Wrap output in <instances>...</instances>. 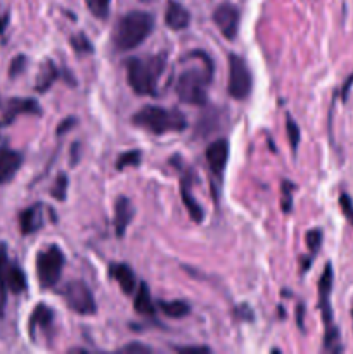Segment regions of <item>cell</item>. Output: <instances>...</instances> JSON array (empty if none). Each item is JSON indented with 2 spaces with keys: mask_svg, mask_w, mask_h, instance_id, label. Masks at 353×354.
Returning a JSON list of instances; mask_svg holds the SVG:
<instances>
[{
  "mask_svg": "<svg viewBox=\"0 0 353 354\" xmlns=\"http://www.w3.org/2000/svg\"><path fill=\"white\" fill-rule=\"evenodd\" d=\"M154 30V17L144 10H132L120 17L113 30V44L118 50L141 47Z\"/></svg>",
  "mask_w": 353,
  "mask_h": 354,
  "instance_id": "obj_1",
  "label": "cell"
},
{
  "mask_svg": "<svg viewBox=\"0 0 353 354\" xmlns=\"http://www.w3.org/2000/svg\"><path fill=\"white\" fill-rule=\"evenodd\" d=\"M127 66V80L130 88L137 95H158V80L165 69V61L161 55L151 57H130L125 61Z\"/></svg>",
  "mask_w": 353,
  "mask_h": 354,
  "instance_id": "obj_2",
  "label": "cell"
},
{
  "mask_svg": "<svg viewBox=\"0 0 353 354\" xmlns=\"http://www.w3.org/2000/svg\"><path fill=\"white\" fill-rule=\"evenodd\" d=\"M132 123L152 135H165L170 131H183L187 120L179 109H165L159 106H144L132 116Z\"/></svg>",
  "mask_w": 353,
  "mask_h": 354,
  "instance_id": "obj_3",
  "label": "cell"
},
{
  "mask_svg": "<svg viewBox=\"0 0 353 354\" xmlns=\"http://www.w3.org/2000/svg\"><path fill=\"white\" fill-rule=\"evenodd\" d=\"M213 76V68L206 66L204 69L190 68L185 69L176 78L175 92L180 102L190 106H206L208 104V85Z\"/></svg>",
  "mask_w": 353,
  "mask_h": 354,
  "instance_id": "obj_4",
  "label": "cell"
},
{
  "mask_svg": "<svg viewBox=\"0 0 353 354\" xmlns=\"http://www.w3.org/2000/svg\"><path fill=\"white\" fill-rule=\"evenodd\" d=\"M332 282H334V272H332L331 263H327L324 272H322L320 279H318V308H320L322 320H324L325 325V349L327 351H341V346H339V332L336 328L334 322H332Z\"/></svg>",
  "mask_w": 353,
  "mask_h": 354,
  "instance_id": "obj_5",
  "label": "cell"
},
{
  "mask_svg": "<svg viewBox=\"0 0 353 354\" xmlns=\"http://www.w3.org/2000/svg\"><path fill=\"white\" fill-rule=\"evenodd\" d=\"M64 252L57 245L44 249L37 256V277L44 289H52L61 280L62 268H64Z\"/></svg>",
  "mask_w": 353,
  "mask_h": 354,
  "instance_id": "obj_6",
  "label": "cell"
},
{
  "mask_svg": "<svg viewBox=\"0 0 353 354\" xmlns=\"http://www.w3.org/2000/svg\"><path fill=\"white\" fill-rule=\"evenodd\" d=\"M61 296L64 299L66 306L73 313L82 315V317H92V315L97 313L96 297H93L89 286L82 280H71V282L66 283L61 290Z\"/></svg>",
  "mask_w": 353,
  "mask_h": 354,
  "instance_id": "obj_7",
  "label": "cell"
},
{
  "mask_svg": "<svg viewBox=\"0 0 353 354\" xmlns=\"http://www.w3.org/2000/svg\"><path fill=\"white\" fill-rule=\"evenodd\" d=\"M253 90V76L248 62L237 54H228V83L227 92L232 99H248Z\"/></svg>",
  "mask_w": 353,
  "mask_h": 354,
  "instance_id": "obj_8",
  "label": "cell"
},
{
  "mask_svg": "<svg viewBox=\"0 0 353 354\" xmlns=\"http://www.w3.org/2000/svg\"><path fill=\"white\" fill-rule=\"evenodd\" d=\"M213 23L227 40H235L241 24V12L232 3H220L213 12Z\"/></svg>",
  "mask_w": 353,
  "mask_h": 354,
  "instance_id": "obj_9",
  "label": "cell"
},
{
  "mask_svg": "<svg viewBox=\"0 0 353 354\" xmlns=\"http://www.w3.org/2000/svg\"><path fill=\"white\" fill-rule=\"evenodd\" d=\"M228 152H230V147H228L227 138H218V140L211 142L206 147V161L210 169L213 171L215 176L221 178L225 171V166H227L228 161Z\"/></svg>",
  "mask_w": 353,
  "mask_h": 354,
  "instance_id": "obj_10",
  "label": "cell"
},
{
  "mask_svg": "<svg viewBox=\"0 0 353 354\" xmlns=\"http://www.w3.org/2000/svg\"><path fill=\"white\" fill-rule=\"evenodd\" d=\"M42 109L35 99H10L3 111L0 127H7L12 123L19 114H40Z\"/></svg>",
  "mask_w": 353,
  "mask_h": 354,
  "instance_id": "obj_11",
  "label": "cell"
},
{
  "mask_svg": "<svg viewBox=\"0 0 353 354\" xmlns=\"http://www.w3.org/2000/svg\"><path fill=\"white\" fill-rule=\"evenodd\" d=\"M135 216V209L132 206L130 199L125 196L118 197L116 204H114V232H116V237L121 239L127 234L128 225L132 223Z\"/></svg>",
  "mask_w": 353,
  "mask_h": 354,
  "instance_id": "obj_12",
  "label": "cell"
},
{
  "mask_svg": "<svg viewBox=\"0 0 353 354\" xmlns=\"http://www.w3.org/2000/svg\"><path fill=\"white\" fill-rule=\"evenodd\" d=\"M23 165V156L10 149L0 147V185L10 182Z\"/></svg>",
  "mask_w": 353,
  "mask_h": 354,
  "instance_id": "obj_13",
  "label": "cell"
},
{
  "mask_svg": "<svg viewBox=\"0 0 353 354\" xmlns=\"http://www.w3.org/2000/svg\"><path fill=\"white\" fill-rule=\"evenodd\" d=\"M165 23L173 31L185 30L190 24V12L176 0H170L165 10Z\"/></svg>",
  "mask_w": 353,
  "mask_h": 354,
  "instance_id": "obj_14",
  "label": "cell"
},
{
  "mask_svg": "<svg viewBox=\"0 0 353 354\" xmlns=\"http://www.w3.org/2000/svg\"><path fill=\"white\" fill-rule=\"evenodd\" d=\"M109 275L111 279L116 280L120 289L123 290L127 296L134 294L135 289H137V279H135V273L127 263H113V265L109 266Z\"/></svg>",
  "mask_w": 353,
  "mask_h": 354,
  "instance_id": "obj_15",
  "label": "cell"
},
{
  "mask_svg": "<svg viewBox=\"0 0 353 354\" xmlns=\"http://www.w3.org/2000/svg\"><path fill=\"white\" fill-rule=\"evenodd\" d=\"M180 197H182V203H183V206H185L187 213H189L190 220H192L194 223H203L204 211H203V207L197 204V201L194 199L192 192H190V175L189 173H187V175H183L182 180H180Z\"/></svg>",
  "mask_w": 353,
  "mask_h": 354,
  "instance_id": "obj_16",
  "label": "cell"
},
{
  "mask_svg": "<svg viewBox=\"0 0 353 354\" xmlns=\"http://www.w3.org/2000/svg\"><path fill=\"white\" fill-rule=\"evenodd\" d=\"M44 225V214H42V206L40 204H35V206L26 207L23 213L19 214V227L21 234L30 235L38 232Z\"/></svg>",
  "mask_w": 353,
  "mask_h": 354,
  "instance_id": "obj_17",
  "label": "cell"
},
{
  "mask_svg": "<svg viewBox=\"0 0 353 354\" xmlns=\"http://www.w3.org/2000/svg\"><path fill=\"white\" fill-rule=\"evenodd\" d=\"M134 310L137 311L142 317H154L156 315V306L152 303L151 290H149L147 283L142 282L141 286H137V292H135L134 299Z\"/></svg>",
  "mask_w": 353,
  "mask_h": 354,
  "instance_id": "obj_18",
  "label": "cell"
},
{
  "mask_svg": "<svg viewBox=\"0 0 353 354\" xmlns=\"http://www.w3.org/2000/svg\"><path fill=\"white\" fill-rule=\"evenodd\" d=\"M52 322H54V311H52L48 306H45V304H37L30 318L31 337L35 335V330H37V328L48 330V328L52 327Z\"/></svg>",
  "mask_w": 353,
  "mask_h": 354,
  "instance_id": "obj_19",
  "label": "cell"
},
{
  "mask_svg": "<svg viewBox=\"0 0 353 354\" xmlns=\"http://www.w3.org/2000/svg\"><path fill=\"white\" fill-rule=\"evenodd\" d=\"M59 78V71L55 68V64L52 61H45L42 64L40 71L37 75V83H35V90L40 93H45L52 85L55 83V80Z\"/></svg>",
  "mask_w": 353,
  "mask_h": 354,
  "instance_id": "obj_20",
  "label": "cell"
},
{
  "mask_svg": "<svg viewBox=\"0 0 353 354\" xmlns=\"http://www.w3.org/2000/svg\"><path fill=\"white\" fill-rule=\"evenodd\" d=\"M158 308L163 311V315L168 318H175V320H180V318H185L190 315V306L185 301H159Z\"/></svg>",
  "mask_w": 353,
  "mask_h": 354,
  "instance_id": "obj_21",
  "label": "cell"
},
{
  "mask_svg": "<svg viewBox=\"0 0 353 354\" xmlns=\"http://www.w3.org/2000/svg\"><path fill=\"white\" fill-rule=\"evenodd\" d=\"M7 289L14 294H21L23 290H26V275L14 263H9L7 266Z\"/></svg>",
  "mask_w": 353,
  "mask_h": 354,
  "instance_id": "obj_22",
  "label": "cell"
},
{
  "mask_svg": "<svg viewBox=\"0 0 353 354\" xmlns=\"http://www.w3.org/2000/svg\"><path fill=\"white\" fill-rule=\"evenodd\" d=\"M9 256H7L6 244H0V317L6 310L7 301V266H9Z\"/></svg>",
  "mask_w": 353,
  "mask_h": 354,
  "instance_id": "obj_23",
  "label": "cell"
},
{
  "mask_svg": "<svg viewBox=\"0 0 353 354\" xmlns=\"http://www.w3.org/2000/svg\"><path fill=\"white\" fill-rule=\"evenodd\" d=\"M87 9L90 10L93 17L100 21H106L109 17L111 9V0H85Z\"/></svg>",
  "mask_w": 353,
  "mask_h": 354,
  "instance_id": "obj_24",
  "label": "cell"
},
{
  "mask_svg": "<svg viewBox=\"0 0 353 354\" xmlns=\"http://www.w3.org/2000/svg\"><path fill=\"white\" fill-rule=\"evenodd\" d=\"M69 44H71L73 50H75L78 55L93 54V45H92V41L89 40V37H87L85 33L73 35L71 40H69Z\"/></svg>",
  "mask_w": 353,
  "mask_h": 354,
  "instance_id": "obj_25",
  "label": "cell"
},
{
  "mask_svg": "<svg viewBox=\"0 0 353 354\" xmlns=\"http://www.w3.org/2000/svg\"><path fill=\"white\" fill-rule=\"evenodd\" d=\"M286 131H287V140H289L291 149H293V152H296L298 145H300V140H301V131H300V127H298V123L294 121V118L291 116V114H287L286 118Z\"/></svg>",
  "mask_w": 353,
  "mask_h": 354,
  "instance_id": "obj_26",
  "label": "cell"
},
{
  "mask_svg": "<svg viewBox=\"0 0 353 354\" xmlns=\"http://www.w3.org/2000/svg\"><path fill=\"white\" fill-rule=\"evenodd\" d=\"M218 120V113L217 111H206L204 114H201L199 120H197V124H196V133H199L201 137H208V135L211 133V128H210V123H213V121Z\"/></svg>",
  "mask_w": 353,
  "mask_h": 354,
  "instance_id": "obj_27",
  "label": "cell"
},
{
  "mask_svg": "<svg viewBox=\"0 0 353 354\" xmlns=\"http://www.w3.org/2000/svg\"><path fill=\"white\" fill-rule=\"evenodd\" d=\"M68 183H69L68 175H66V173H59L57 178H55V182H54V185H52V190H51L52 197H54V199H57L59 203L66 201V197H68Z\"/></svg>",
  "mask_w": 353,
  "mask_h": 354,
  "instance_id": "obj_28",
  "label": "cell"
},
{
  "mask_svg": "<svg viewBox=\"0 0 353 354\" xmlns=\"http://www.w3.org/2000/svg\"><path fill=\"white\" fill-rule=\"evenodd\" d=\"M141 151H128L123 152L121 156H118L116 159V169H127L132 168V166L141 165Z\"/></svg>",
  "mask_w": 353,
  "mask_h": 354,
  "instance_id": "obj_29",
  "label": "cell"
},
{
  "mask_svg": "<svg viewBox=\"0 0 353 354\" xmlns=\"http://www.w3.org/2000/svg\"><path fill=\"white\" fill-rule=\"evenodd\" d=\"M307 245H308V251H310V254H317L318 249H320L322 245V230L320 228H314V230H310L307 234Z\"/></svg>",
  "mask_w": 353,
  "mask_h": 354,
  "instance_id": "obj_30",
  "label": "cell"
},
{
  "mask_svg": "<svg viewBox=\"0 0 353 354\" xmlns=\"http://www.w3.org/2000/svg\"><path fill=\"white\" fill-rule=\"evenodd\" d=\"M339 206H341L343 214L346 216V220L350 221V225L353 227V201L348 194H341L339 196Z\"/></svg>",
  "mask_w": 353,
  "mask_h": 354,
  "instance_id": "obj_31",
  "label": "cell"
},
{
  "mask_svg": "<svg viewBox=\"0 0 353 354\" xmlns=\"http://www.w3.org/2000/svg\"><path fill=\"white\" fill-rule=\"evenodd\" d=\"M293 192L294 187L293 183L289 182H282V211L284 213H289L291 206H293Z\"/></svg>",
  "mask_w": 353,
  "mask_h": 354,
  "instance_id": "obj_32",
  "label": "cell"
},
{
  "mask_svg": "<svg viewBox=\"0 0 353 354\" xmlns=\"http://www.w3.org/2000/svg\"><path fill=\"white\" fill-rule=\"evenodd\" d=\"M24 68H26V57H24V55H17V57H14L12 62H10L9 76L10 78H16V76H19L21 73L24 71Z\"/></svg>",
  "mask_w": 353,
  "mask_h": 354,
  "instance_id": "obj_33",
  "label": "cell"
},
{
  "mask_svg": "<svg viewBox=\"0 0 353 354\" xmlns=\"http://www.w3.org/2000/svg\"><path fill=\"white\" fill-rule=\"evenodd\" d=\"M120 351L121 353H128V354H149L152 351V349L147 348V346L141 344V342H130V344L123 346Z\"/></svg>",
  "mask_w": 353,
  "mask_h": 354,
  "instance_id": "obj_34",
  "label": "cell"
},
{
  "mask_svg": "<svg viewBox=\"0 0 353 354\" xmlns=\"http://www.w3.org/2000/svg\"><path fill=\"white\" fill-rule=\"evenodd\" d=\"M76 123H78V120H76L75 116H69V118H66V120H62L61 124H59V127H57V135H59V137H61L62 133H66V131L71 130V128H75Z\"/></svg>",
  "mask_w": 353,
  "mask_h": 354,
  "instance_id": "obj_35",
  "label": "cell"
},
{
  "mask_svg": "<svg viewBox=\"0 0 353 354\" xmlns=\"http://www.w3.org/2000/svg\"><path fill=\"white\" fill-rule=\"evenodd\" d=\"M179 353H210L211 349L206 346H185V348H176Z\"/></svg>",
  "mask_w": 353,
  "mask_h": 354,
  "instance_id": "obj_36",
  "label": "cell"
},
{
  "mask_svg": "<svg viewBox=\"0 0 353 354\" xmlns=\"http://www.w3.org/2000/svg\"><path fill=\"white\" fill-rule=\"evenodd\" d=\"M296 322H298V327L301 330H305V306L303 304H298L296 306Z\"/></svg>",
  "mask_w": 353,
  "mask_h": 354,
  "instance_id": "obj_37",
  "label": "cell"
},
{
  "mask_svg": "<svg viewBox=\"0 0 353 354\" xmlns=\"http://www.w3.org/2000/svg\"><path fill=\"white\" fill-rule=\"evenodd\" d=\"M78 151H80L78 142H75L71 147V166H76V162H78Z\"/></svg>",
  "mask_w": 353,
  "mask_h": 354,
  "instance_id": "obj_38",
  "label": "cell"
},
{
  "mask_svg": "<svg viewBox=\"0 0 353 354\" xmlns=\"http://www.w3.org/2000/svg\"><path fill=\"white\" fill-rule=\"evenodd\" d=\"M353 85V75L350 76L348 80H346V83H345V86H343V92H341V97H343V100H346V97H348V90H350V86Z\"/></svg>",
  "mask_w": 353,
  "mask_h": 354,
  "instance_id": "obj_39",
  "label": "cell"
},
{
  "mask_svg": "<svg viewBox=\"0 0 353 354\" xmlns=\"http://www.w3.org/2000/svg\"><path fill=\"white\" fill-rule=\"evenodd\" d=\"M142 2H151V0H142Z\"/></svg>",
  "mask_w": 353,
  "mask_h": 354,
  "instance_id": "obj_40",
  "label": "cell"
}]
</instances>
